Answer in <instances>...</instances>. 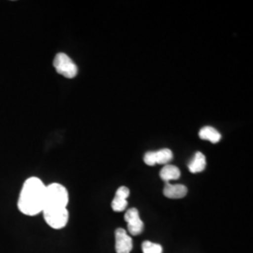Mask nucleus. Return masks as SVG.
I'll return each instance as SVG.
<instances>
[{"label": "nucleus", "mask_w": 253, "mask_h": 253, "mask_svg": "<svg viewBox=\"0 0 253 253\" xmlns=\"http://www.w3.org/2000/svg\"><path fill=\"white\" fill-rule=\"evenodd\" d=\"M46 186L40 178L32 176L23 184L18 199L19 211L29 217L42 213L45 204Z\"/></svg>", "instance_id": "1"}, {"label": "nucleus", "mask_w": 253, "mask_h": 253, "mask_svg": "<svg viewBox=\"0 0 253 253\" xmlns=\"http://www.w3.org/2000/svg\"><path fill=\"white\" fill-rule=\"evenodd\" d=\"M68 204L69 192L63 185L59 183H52L46 186L44 209L67 208Z\"/></svg>", "instance_id": "2"}, {"label": "nucleus", "mask_w": 253, "mask_h": 253, "mask_svg": "<svg viewBox=\"0 0 253 253\" xmlns=\"http://www.w3.org/2000/svg\"><path fill=\"white\" fill-rule=\"evenodd\" d=\"M46 223L54 230H60L69 221V211L67 208H46L42 211Z\"/></svg>", "instance_id": "3"}, {"label": "nucleus", "mask_w": 253, "mask_h": 253, "mask_svg": "<svg viewBox=\"0 0 253 253\" xmlns=\"http://www.w3.org/2000/svg\"><path fill=\"white\" fill-rule=\"evenodd\" d=\"M54 68L56 73L68 79H73L77 73L78 68L73 59L64 53H58L54 56Z\"/></svg>", "instance_id": "4"}, {"label": "nucleus", "mask_w": 253, "mask_h": 253, "mask_svg": "<svg viewBox=\"0 0 253 253\" xmlns=\"http://www.w3.org/2000/svg\"><path fill=\"white\" fill-rule=\"evenodd\" d=\"M172 160V152L168 148H163L157 151H149L145 154L144 162L148 166L156 164H168Z\"/></svg>", "instance_id": "5"}, {"label": "nucleus", "mask_w": 253, "mask_h": 253, "mask_svg": "<svg viewBox=\"0 0 253 253\" xmlns=\"http://www.w3.org/2000/svg\"><path fill=\"white\" fill-rule=\"evenodd\" d=\"M127 230L131 235H141L144 231V222L141 219L139 211L136 208L128 209L125 214Z\"/></svg>", "instance_id": "6"}, {"label": "nucleus", "mask_w": 253, "mask_h": 253, "mask_svg": "<svg viewBox=\"0 0 253 253\" xmlns=\"http://www.w3.org/2000/svg\"><path fill=\"white\" fill-rule=\"evenodd\" d=\"M132 239L126 234V230L118 228L116 231L117 253H130L132 250Z\"/></svg>", "instance_id": "7"}, {"label": "nucleus", "mask_w": 253, "mask_h": 253, "mask_svg": "<svg viewBox=\"0 0 253 253\" xmlns=\"http://www.w3.org/2000/svg\"><path fill=\"white\" fill-rule=\"evenodd\" d=\"M129 196V190L125 187L122 186L118 188V190L116 192L115 198L112 201V209L116 212H122L126 209L127 207V197Z\"/></svg>", "instance_id": "8"}, {"label": "nucleus", "mask_w": 253, "mask_h": 253, "mask_svg": "<svg viewBox=\"0 0 253 253\" xmlns=\"http://www.w3.org/2000/svg\"><path fill=\"white\" fill-rule=\"evenodd\" d=\"M188 193L186 186L181 184H171L166 183L163 189V194L169 199H182Z\"/></svg>", "instance_id": "9"}, {"label": "nucleus", "mask_w": 253, "mask_h": 253, "mask_svg": "<svg viewBox=\"0 0 253 253\" xmlns=\"http://www.w3.org/2000/svg\"><path fill=\"white\" fill-rule=\"evenodd\" d=\"M199 137L202 140L208 141L212 144H217L221 139V135H220L219 131H217L215 127L210 126L202 127L200 129Z\"/></svg>", "instance_id": "10"}, {"label": "nucleus", "mask_w": 253, "mask_h": 253, "mask_svg": "<svg viewBox=\"0 0 253 253\" xmlns=\"http://www.w3.org/2000/svg\"><path fill=\"white\" fill-rule=\"evenodd\" d=\"M207 167V159L206 156L202 152H197L194 155L193 159L191 160L189 164V170L192 173H198V172L205 171Z\"/></svg>", "instance_id": "11"}, {"label": "nucleus", "mask_w": 253, "mask_h": 253, "mask_svg": "<svg viewBox=\"0 0 253 253\" xmlns=\"http://www.w3.org/2000/svg\"><path fill=\"white\" fill-rule=\"evenodd\" d=\"M160 176L166 183H170V181L176 180L180 177V170L171 164H166L160 172Z\"/></svg>", "instance_id": "12"}, {"label": "nucleus", "mask_w": 253, "mask_h": 253, "mask_svg": "<svg viewBox=\"0 0 253 253\" xmlns=\"http://www.w3.org/2000/svg\"><path fill=\"white\" fill-rule=\"evenodd\" d=\"M143 253H163V248L159 244L150 241H145L142 245Z\"/></svg>", "instance_id": "13"}]
</instances>
